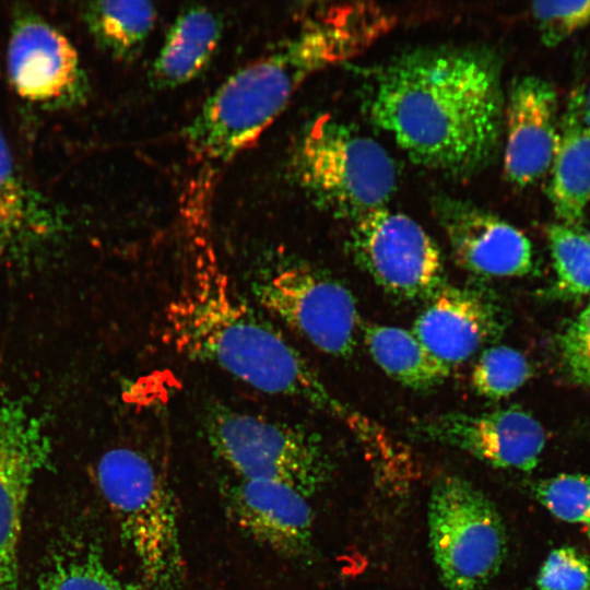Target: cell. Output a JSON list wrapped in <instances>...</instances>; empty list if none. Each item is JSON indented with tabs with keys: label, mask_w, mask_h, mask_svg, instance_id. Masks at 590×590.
Returning <instances> with one entry per match:
<instances>
[{
	"label": "cell",
	"mask_w": 590,
	"mask_h": 590,
	"mask_svg": "<svg viewBox=\"0 0 590 590\" xmlns=\"http://www.w3.org/2000/svg\"><path fill=\"white\" fill-rule=\"evenodd\" d=\"M369 86V118L413 162L471 175L494 155L505 97L500 61L491 50L418 48L387 62Z\"/></svg>",
	"instance_id": "cell-1"
},
{
	"label": "cell",
	"mask_w": 590,
	"mask_h": 590,
	"mask_svg": "<svg viewBox=\"0 0 590 590\" xmlns=\"http://www.w3.org/2000/svg\"><path fill=\"white\" fill-rule=\"evenodd\" d=\"M166 341L268 394L307 402L355 429L364 420L338 400L297 349L234 287L210 243L193 239L180 287L166 307Z\"/></svg>",
	"instance_id": "cell-2"
},
{
	"label": "cell",
	"mask_w": 590,
	"mask_h": 590,
	"mask_svg": "<svg viewBox=\"0 0 590 590\" xmlns=\"http://www.w3.org/2000/svg\"><path fill=\"white\" fill-rule=\"evenodd\" d=\"M392 24L389 13L367 3L307 21L208 97L185 128L188 149L201 162H228L259 138L310 75L363 51Z\"/></svg>",
	"instance_id": "cell-3"
},
{
	"label": "cell",
	"mask_w": 590,
	"mask_h": 590,
	"mask_svg": "<svg viewBox=\"0 0 590 590\" xmlns=\"http://www.w3.org/2000/svg\"><path fill=\"white\" fill-rule=\"evenodd\" d=\"M290 165L316 204L354 221L385 208L397 185L389 153L331 116L316 118L302 131Z\"/></svg>",
	"instance_id": "cell-4"
},
{
	"label": "cell",
	"mask_w": 590,
	"mask_h": 590,
	"mask_svg": "<svg viewBox=\"0 0 590 590\" xmlns=\"http://www.w3.org/2000/svg\"><path fill=\"white\" fill-rule=\"evenodd\" d=\"M97 482L143 579L155 590H176L184 562L174 499L142 452L115 448L98 461Z\"/></svg>",
	"instance_id": "cell-5"
},
{
	"label": "cell",
	"mask_w": 590,
	"mask_h": 590,
	"mask_svg": "<svg viewBox=\"0 0 590 590\" xmlns=\"http://www.w3.org/2000/svg\"><path fill=\"white\" fill-rule=\"evenodd\" d=\"M428 532L445 590H483L503 566L507 553L503 519L485 493L461 476L435 481Z\"/></svg>",
	"instance_id": "cell-6"
},
{
	"label": "cell",
	"mask_w": 590,
	"mask_h": 590,
	"mask_svg": "<svg viewBox=\"0 0 590 590\" xmlns=\"http://www.w3.org/2000/svg\"><path fill=\"white\" fill-rule=\"evenodd\" d=\"M205 429L213 451L241 480L286 483L308 497L328 477L321 445L297 426L216 406Z\"/></svg>",
	"instance_id": "cell-7"
},
{
	"label": "cell",
	"mask_w": 590,
	"mask_h": 590,
	"mask_svg": "<svg viewBox=\"0 0 590 590\" xmlns=\"http://www.w3.org/2000/svg\"><path fill=\"white\" fill-rule=\"evenodd\" d=\"M259 304L319 351L350 357L362 329L352 293L304 262L267 269L256 280Z\"/></svg>",
	"instance_id": "cell-8"
},
{
	"label": "cell",
	"mask_w": 590,
	"mask_h": 590,
	"mask_svg": "<svg viewBox=\"0 0 590 590\" xmlns=\"http://www.w3.org/2000/svg\"><path fill=\"white\" fill-rule=\"evenodd\" d=\"M351 251L377 285L406 299L429 298L444 285L441 253L413 219L385 208L354 221Z\"/></svg>",
	"instance_id": "cell-9"
},
{
	"label": "cell",
	"mask_w": 590,
	"mask_h": 590,
	"mask_svg": "<svg viewBox=\"0 0 590 590\" xmlns=\"http://www.w3.org/2000/svg\"><path fill=\"white\" fill-rule=\"evenodd\" d=\"M49 455L43 423L17 400L0 396V590H19L23 512Z\"/></svg>",
	"instance_id": "cell-10"
},
{
	"label": "cell",
	"mask_w": 590,
	"mask_h": 590,
	"mask_svg": "<svg viewBox=\"0 0 590 590\" xmlns=\"http://www.w3.org/2000/svg\"><path fill=\"white\" fill-rule=\"evenodd\" d=\"M415 437L460 449L500 469L533 470L545 446L542 425L529 412L510 406L481 414L442 413L420 418Z\"/></svg>",
	"instance_id": "cell-11"
},
{
	"label": "cell",
	"mask_w": 590,
	"mask_h": 590,
	"mask_svg": "<svg viewBox=\"0 0 590 590\" xmlns=\"http://www.w3.org/2000/svg\"><path fill=\"white\" fill-rule=\"evenodd\" d=\"M7 62L11 84L26 101L59 106L78 103L85 95L86 79L75 48L34 13L14 19Z\"/></svg>",
	"instance_id": "cell-12"
},
{
	"label": "cell",
	"mask_w": 590,
	"mask_h": 590,
	"mask_svg": "<svg viewBox=\"0 0 590 590\" xmlns=\"http://www.w3.org/2000/svg\"><path fill=\"white\" fill-rule=\"evenodd\" d=\"M433 210L462 269L489 278L520 276L532 269L529 238L507 221L449 197H437Z\"/></svg>",
	"instance_id": "cell-13"
},
{
	"label": "cell",
	"mask_w": 590,
	"mask_h": 590,
	"mask_svg": "<svg viewBox=\"0 0 590 590\" xmlns=\"http://www.w3.org/2000/svg\"><path fill=\"white\" fill-rule=\"evenodd\" d=\"M506 327L497 298L481 287L444 284L414 321L413 333L441 362L467 361Z\"/></svg>",
	"instance_id": "cell-14"
},
{
	"label": "cell",
	"mask_w": 590,
	"mask_h": 590,
	"mask_svg": "<svg viewBox=\"0 0 590 590\" xmlns=\"http://www.w3.org/2000/svg\"><path fill=\"white\" fill-rule=\"evenodd\" d=\"M558 125L552 84L535 75L514 80L504 108V170L509 182L524 188L550 170Z\"/></svg>",
	"instance_id": "cell-15"
},
{
	"label": "cell",
	"mask_w": 590,
	"mask_h": 590,
	"mask_svg": "<svg viewBox=\"0 0 590 590\" xmlns=\"http://www.w3.org/2000/svg\"><path fill=\"white\" fill-rule=\"evenodd\" d=\"M228 504L238 527L271 551L290 558L311 552L312 511L307 496L297 488L240 479L228 492Z\"/></svg>",
	"instance_id": "cell-16"
},
{
	"label": "cell",
	"mask_w": 590,
	"mask_h": 590,
	"mask_svg": "<svg viewBox=\"0 0 590 590\" xmlns=\"http://www.w3.org/2000/svg\"><path fill=\"white\" fill-rule=\"evenodd\" d=\"M550 199L560 223L576 226L590 201V115L583 87L575 88L558 125Z\"/></svg>",
	"instance_id": "cell-17"
},
{
	"label": "cell",
	"mask_w": 590,
	"mask_h": 590,
	"mask_svg": "<svg viewBox=\"0 0 590 590\" xmlns=\"http://www.w3.org/2000/svg\"><path fill=\"white\" fill-rule=\"evenodd\" d=\"M223 34L222 17L201 4L181 10L152 63L156 88H175L197 78L215 54Z\"/></svg>",
	"instance_id": "cell-18"
},
{
	"label": "cell",
	"mask_w": 590,
	"mask_h": 590,
	"mask_svg": "<svg viewBox=\"0 0 590 590\" xmlns=\"http://www.w3.org/2000/svg\"><path fill=\"white\" fill-rule=\"evenodd\" d=\"M362 334L373 361L405 387L430 390L450 374V366L436 357L412 331L369 323L362 326Z\"/></svg>",
	"instance_id": "cell-19"
},
{
	"label": "cell",
	"mask_w": 590,
	"mask_h": 590,
	"mask_svg": "<svg viewBox=\"0 0 590 590\" xmlns=\"http://www.w3.org/2000/svg\"><path fill=\"white\" fill-rule=\"evenodd\" d=\"M54 220L50 204L27 182L0 130V251L47 232Z\"/></svg>",
	"instance_id": "cell-20"
},
{
	"label": "cell",
	"mask_w": 590,
	"mask_h": 590,
	"mask_svg": "<svg viewBox=\"0 0 590 590\" xmlns=\"http://www.w3.org/2000/svg\"><path fill=\"white\" fill-rule=\"evenodd\" d=\"M156 19L150 1H92L83 8V20L96 44L119 61L141 54Z\"/></svg>",
	"instance_id": "cell-21"
},
{
	"label": "cell",
	"mask_w": 590,
	"mask_h": 590,
	"mask_svg": "<svg viewBox=\"0 0 590 590\" xmlns=\"http://www.w3.org/2000/svg\"><path fill=\"white\" fill-rule=\"evenodd\" d=\"M557 290L568 296L590 294V240L576 226L554 223L547 227Z\"/></svg>",
	"instance_id": "cell-22"
},
{
	"label": "cell",
	"mask_w": 590,
	"mask_h": 590,
	"mask_svg": "<svg viewBox=\"0 0 590 590\" xmlns=\"http://www.w3.org/2000/svg\"><path fill=\"white\" fill-rule=\"evenodd\" d=\"M531 376L526 356L516 349L494 345L485 349L476 361L471 382L475 392L489 400L509 397Z\"/></svg>",
	"instance_id": "cell-23"
},
{
	"label": "cell",
	"mask_w": 590,
	"mask_h": 590,
	"mask_svg": "<svg viewBox=\"0 0 590 590\" xmlns=\"http://www.w3.org/2000/svg\"><path fill=\"white\" fill-rule=\"evenodd\" d=\"M531 489L535 499L558 519L590 523V475L558 474L540 480Z\"/></svg>",
	"instance_id": "cell-24"
},
{
	"label": "cell",
	"mask_w": 590,
	"mask_h": 590,
	"mask_svg": "<svg viewBox=\"0 0 590 590\" xmlns=\"http://www.w3.org/2000/svg\"><path fill=\"white\" fill-rule=\"evenodd\" d=\"M40 590H135L95 555L61 559L44 575Z\"/></svg>",
	"instance_id": "cell-25"
},
{
	"label": "cell",
	"mask_w": 590,
	"mask_h": 590,
	"mask_svg": "<svg viewBox=\"0 0 590 590\" xmlns=\"http://www.w3.org/2000/svg\"><path fill=\"white\" fill-rule=\"evenodd\" d=\"M531 13L542 43L555 47L570 35L590 24L589 1H536Z\"/></svg>",
	"instance_id": "cell-26"
},
{
	"label": "cell",
	"mask_w": 590,
	"mask_h": 590,
	"mask_svg": "<svg viewBox=\"0 0 590 590\" xmlns=\"http://www.w3.org/2000/svg\"><path fill=\"white\" fill-rule=\"evenodd\" d=\"M536 585L540 590H590V565L573 547L555 548L543 563Z\"/></svg>",
	"instance_id": "cell-27"
},
{
	"label": "cell",
	"mask_w": 590,
	"mask_h": 590,
	"mask_svg": "<svg viewBox=\"0 0 590 590\" xmlns=\"http://www.w3.org/2000/svg\"><path fill=\"white\" fill-rule=\"evenodd\" d=\"M559 346L569 377L590 387V304L564 330Z\"/></svg>",
	"instance_id": "cell-28"
},
{
	"label": "cell",
	"mask_w": 590,
	"mask_h": 590,
	"mask_svg": "<svg viewBox=\"0 0 590 590\" xmlns=\"http://www.w3.org/2000/svg\"><path fill=\"white\" fill-rule=\"evenodd\" d=\"M585 99H586V106H587L588 113L590 115V83H589L587 92L585 91Z\"/></svg>",
	"instance_id": "cell-29"
},
{
	"label": "cell",
	"mask_w": 590,
	"mask_h": 590,
	"mask_svg": "<svg viewBox=\"0 0 590 590\" xmlns=\"http://www.w3.org/2000/svg\"><path fill=\"white\" fill-rule=\"evenodd\" d=\"M588 535L590 538V523H588Z\"/></svg>",
	"instance_id": "cell-30"
},
{
	"label": "cell",
	"mask_w": 590,
	"mask_h": 590,
	"mask_svg": "<svg viewBox=\"0 0 590 590\" xmlns=\"http://www.w3.org/2000/svg\"><path fill=\"white\" fill-rule=\"evenodd\" d=\"M588 238H589V240H590V235H588Z\"/></svg>",
	"instance_id": "cell-31"
}]
</instances>
